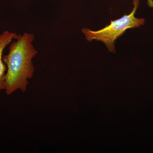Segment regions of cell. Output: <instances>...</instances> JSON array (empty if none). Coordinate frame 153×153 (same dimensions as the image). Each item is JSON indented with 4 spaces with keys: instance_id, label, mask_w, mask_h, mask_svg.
Here are the masks:
<instances>
[{
    "instance_id": "6da1fadb",
    "label": "cell",
    "mask_w": 153,
    "mask_h": 153,
    "mask_svg": "<svg viewBox=\"0 0 153 153\" xmlns=\"http://www.w3.org/2000/svg\"><path fill=\"white\" fill-rule=\"evenodd\" d=\"M34 39L33 33L18 35L10 44L8 54L3 55L7 66L5 90L7 95L18 90L25 92L29 79L33 77L35 68L33 59L38 53L33 44Z\"/></svg>"
},
{
    "instance_id": "7a4b0ae2",
    "label": "cell",
    "mask_w": 153,
    "mask_h": 153,
    "mask_svg": "<svg viewBox=\"0 0 153 153\" xmlns=\"http://www.w3.org/2000/svg\"><path fill=\"white\" fill-rule=\"evenodd\" d=\"M140 2V0H133L134 8L130 13L125 14L120 19L111 21L110 25H107L101 30L94 31L88 28H82L81 31L85 35V39L88 42L96 40L103 42L109 52L115 53L114 44L117 38L122 36L128 29L139 27L146 22L145 19L135 17Z\"/></svg>"
},
{
    "instance_id": "3957f363",
    "label": "cell",
    "mask_w": 153,
    "mask_h": 153,
    "mask_svg": "<svg viewBox=\"0 0 153 153\" xmlns=\"http://www.w3.org/2000/svg\"><path fill=\"white\" fill-rule=\"evenodd\" d=\"M16 33L5 31L0 35V91L5 90L7 66L3 59V53L6 47L17 38Z\"/></svg>"
},
{
    "instance_id": "277c9868",
    "label": "cell",
    "mask_w": 153,
    "mask_h": 153,
    "mask_svg": "<svg viewBox=\"0 0 153 153\" xmlns=\"http://www.w3.org/2000/svg\"><path fill=\"white\" fill-rule=\"evenodd\" d=\"M147 4L150 8H153V0H147Z\"/></svg>"
}]
</instances>
